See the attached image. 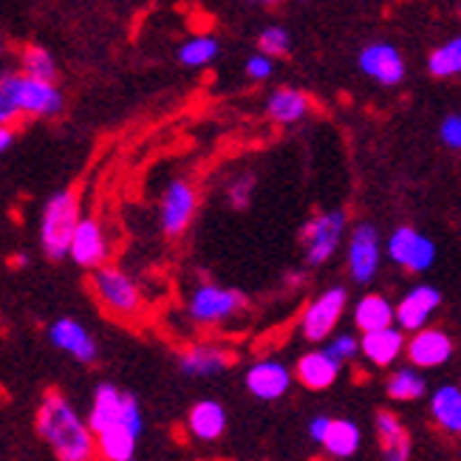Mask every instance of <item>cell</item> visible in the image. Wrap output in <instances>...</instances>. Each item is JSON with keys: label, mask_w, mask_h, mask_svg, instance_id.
Instances as JSON below:
<instances>
[{"label": "cell", "mask_w": 461, "mask_h": 461, "mask_svg": "<svg viewBox=\"0 0 461 461\" xmlns=\"http://www.w3.org/2000/svg\"><path fill=\"white\" fill-rule=\"evenodd\" d=\"M34 425L57 461H96V436L88 419L79 416L59 391H49L43 396Z\"/></svg>", "instance_id": "cell-1"}, {"label": "cell", "mask_w": 461, "mask_h": 461, "mask_svg": "<svg viewBox=\"0 0 461 461\" xmlns=\"http://www.w3.org/2000/svg\"><path fill=\"white\" fill-rule=\"evenodd\" d=\"M88 425L96 433L113 430V428H128L133 433H145V413L139 399L131 391H122L113 383H99L91 396V411H88Z\"/></svg>", "instance_id": "cell-2"}, {"label": "cell", "mask_w": 461, "mask_h": 461, "mask_svg": "<svg viewBox=\"0 0 461 461\" xmlns=\"http://www.w3.org/2000/svg\"><path fill=\"white\" fill-rule=\"evenodd\" d=\"M0 91L9 96L20 116H57L66 108V96L51 79H40L23 71L0 74Z\"/></svg>", "instance_id": "cell-3"}, {"label": "cell", "mask_w": 461, "mask_h": 461, "mask_svg": "<svg viewBox=\"0 0 461 461\" xmlns=\"http://www.w3.org/2000/svg\"><path fill=\"white\" fill-rule=\"evenodd\" d=\"M79 198L74 190H59L49 195L40 212V247L49 260H66L71 249V238L79 224Z\"/></svg>", "instance_id": "cell-4"}, {"label": "cell", "mask_w": 461, "mask_h": 461, "mask_svg": "<svg viewBox=\"0 0 461 461\" xmlns=\"http://www.w3.org/2000/svg\"><path fill=\"white\" fill-rule=\"evenodd\" d=\"M348 235V212L346 210H323L312 215L300 230V247H303V260L309 269L326 267L329 260L343 247Z\"/></svg>", "instance_id": "cell-5"}, {"label": "cell", "mask_w": 461, "mask_h": 461, "mask_svg": "<svg viewBox=\"0 0 461 461\" xmlns=\"http://www.w3.org/2000/svg\"><path fill=\"white\" fill-rule=\"evenodd\" d=\"M187 317L195 326H221L247 312V294L221 284H198L187 297Z\"/></svg>", "instance_id": "cell-6"}, {"label": "cell", "mask_w": 461, "mask_h": 461, "mask_svg": "<svg viewBox=\"0 0 461 461\" xmlns=\"http://www.w3.org/2000/svg\"><path fill=\"white\" fill-rule=\"evenodd\" d=\"M91 286H94V294H96L99 303H103L111 314L122 317V320H133L145 309L142 289H139L136 280L119 267L105 264V267L94 269Z\"/></svg>", "instance_id": "cell-7"}, {"label": "cell", "mask_w": 461, "mask_h": 461, "mask_svg": "<svg viewBox=\"0 0 461 461\" xmlns=\"http://www.w3.org/2000/svg\"><path fill=\"white\" fill-rule=\"evenodd\" d=\"M383 260H385V238L379 235L376 224L371 221L354 224L346 244V267L351 284L371 286L379 269H383Z\"/></svg>", "instance_id": "cell-8"}, {"label": "cell", "mask_w": 461, "mask_h": 461, "mask_svg": "<svg viewBox=\"0 0 461 461\" xmlns=\"http://www.w3.org/2000/svg\"><path fill=\"white\" fill-rule=\"evenodd\" d=\"M348 309V289L346 286H329L317 297H312L303 314H300V337L312 346L326 343L337 331L339 320Z\"/></svg>", "instance_id": "cell-9"}, {"label": "cell", "mask_w": 461, "mask_h": 461, "mask_svg": "<svg viewBox=\"0 0 461 461\" xmlns=\"http://www.w3.org/2000/svg\"><path fill=\"white\" fill-rule=\"evenodd\" d=\"M436 255H438L436 240L411 224L393 227V232L385 238V258L408 275H422L433 269Z\"/></svg>", "instance_id": "cell-10"}, {"label": "cell", "mask_w": 461, "mask_h": 461, "mask_svg": "<svg viewBox=\"0 0 461 461\" xmlns=\"http://www.w3.org/2000/svg\"><path fill=\"white\" fill-rule=\"evenodd\" d=\"M198 212V190L187 178H173L158 198V227L167 238L185 235Z\"/></svg>", "instance_id": "cell-11"}, {"label": "cell", "mask_w": 461, "mask_h": 461, "mask_svg": "<svg viewBox=\"0 0 461 461\" xmlns=\"http://www.w3.org/2000/svg\"><path fill=\"white\" fill-rule=\"evenodd\" d=\"M357 68L363 77L374 79L383 88H396L405 83L408 77V63L402 51H399L388 40H371L357 54Z\"/></svg>", "instance_id": "cell-12"}, {"label": "cell", "mask_w": 461, "mask_h": 461, "mask_svg": "<svg viewBox=\"0 0 461 461\" xmlns=\"http://www.w3.org/2000/svg\"><path fill=\"white\" fill-rule=\"evenodd\" d=\"M244 385L249 391V396L260 399V402H277L284 399L292 385H294V368H289L284 359H258L252 363L244 374Z\"/></svg>", "instance_id": "cell-13"}, {"label": "cell", "mask_w": 461, "mask_h": 461, "mask_svg": "<svg viewBox=\"0 0 461 461\" xmlns=\"http://www.w3.org/2000/svg\"><path fill=\"white\" fill-rule=\"evenodd\" d=\"M456 354V343L453 337L438 329V326H425L413 334H408V348H405V357L408 363L422 368V371H433V368H442L447 366Z\"/></svg>", "instance_id": "cell-14"}, {"label": "cell", "mask_w": 461, "mask_h": 461, "mask_svg": "<svg viewBox=\"0 0 461 461\" xmlns=\"http://www.w3.org/2000/svg\"><path fill=\"white\" fill-rule=\"evenodd\" d=\"M442 292H438L433 284H416L411 286L402 297L396 300V326L413 334L419 329L430 326L433 314L442 306Z\"/></svg>", "instance_id": "cell-15"}, {"label": "cell", "mask_w": 461, "mask_h": 461, "mask_svg": "<svg viewBox=\"0 0 461 461\" xmlns=\"http://www.w3.org/2000/svg\"><path fill=\"white\" fill-rule=\"evenodd\" d=\"M49 343L57 351L68 354L71 359H77V363H83V366H94L99 359V346H96L94 334L74 317H57L54 320V323L49 326Z\"/></svg>", "instance_id": "cell-16"}, {"label": "cell", "mask_w": 461, "mask_h": 461, "mask_svg": "<svg viewBox=\"0 0 461 461\" xmlns=\"http://www.w3.org/2000/svg\"><path fill=\"white\" fill-rule=\"evenodd\" d=\"M108 255H111V244L105 238L103 224H99L96 218H79L74 238H71L68 258L74 260L77 267L94 272V269L108 264Z\"/></svg>", "instance_id": "cell-17"}, {"label": "cell", "mask_w": 461, "mask_h": 461, "mask_svg": "<svg viewBox=\"0 0 461 461\" xmlns=\"http://www.w3.org/2000/svg\"><path fill=\"white\" fill-rule=\"evenodd\" d=\"M235 363V354L227 346L218 343H195L178 354V371L190 379H212L230 371Z\"/></svg>", "instance_id": "cell-18"}, {"label": "cell", "mask_w": 461, "mask_h": 461, "mask_svg": "<svg viewBox=\"0 0 461 461\" xmlns=\"http://www.w3.org/2000/svg\"><path fill=\"white\" fill-rule=\"evenodd\" d=\"M405 348H408V331H402L396 323L388 329L359 334V357L374 368H391L393 363H399V357H405Z\"/></svg>", "instance_id": "cell-19"}, {"label": "cell", "mask_w": 461, "mask_h": 461, "mask_svg": "<svg viewBox=\"0 0 461 461\" xmlns=\"http://www.w3.org/2000/svg\"><path fill=\"white\" fill-rule=\"evenodd\" d=\"M339 374H343V363L334 359L323 346L300 354L294 363V383L303 385L306 391H329L339 379Z\"/></svg>", "instance_id": "cell-20"}, {"label": "cell", "mask_w": 461, "mask_h": 461, "mask_svg": "<svg viewBox=\"0 0 461 461\" xmlns=\"http://www.w3.org/2000/svg\"><path fill=\"white\" fill-rule=\"evenodd\" d=\"M374 433L383 461H411L413 442L405 422L393 411H376L374 416Z\"/></svg>", "instance_id": "cell-21"}, {"label": "cell", "mask_w": 461, "mask_h": 461, "mask_svg": "<svg viewBox=\"0 0 461 461\" xmlns=\"http://www.w3.org/2000/svg\"><path fill=\"white\" fill-rule=\"evenodd\" d=\"M230 425L227 408L218 399H198L187 411V430L195 442H218Z\"/></svg>", "instance_id": "cell-22"}, {"label": "cell", "mask_w": 461, "mask_h": 461, "mask_svg": "<svg viewBox=\"0 0 461 461\" xmlns=\"http://www.w3.org/2000/svg\"><path fill=\"white\" fill-rule=\"evenodd\" d=\"M267 116L277 125H297L303 122V119L312 113V99L306 91L300 88H275L269 96H267Z\"/></svg>", "instance_id": "cell-23"}, {"label": "cell", "mask_w": 461, "mask_h": 461, "mask_svg": "<svg viewBox=\"0 0 461 461\" xmlns=\"http://www.w3.org/2000/svg\"><path fill=\"white\" fill-rule=\"evenodd\" d=\"M351 320H354V329L359 334L376 331V329H388V326L396 323V303H391V300L385 294H379V292H368L354 303Z\"/></svg>", "instance_id": "cell-24"}, {"label": "cell", "mask_w": 461, "mask_h": 461, "mask_svg": "<svg viewBox=\"0 0 461 461\" xmlns=\"http://www.w3.org/2000/svg\"><path fill=\"white\" fill-rule=\"evenodd\" d=\"M320 447L337 461H348L363 447V428L348 416H331V425L323 436V442H320Z\"/></svg>", "instance_id": "cell-25"}, {"label": "cell", "mask_w": 461, "mask_h": 461, "mask_svg": "<svg viewBox=\"0 0 461 461\" xmlns=\"http://www.w3.org/2000/svg\"><path fill=\"white\" fill-rule=\"evenodd\" d=\"M430 419L442 433L461 436V388L458 385L445 383V385L433 388V393H430Z\"/></svg>", "instance_id": "cell-26"}, {"label": "cell", "mask_w": 461, "mask_h": 461, "mask_svg": "<svg viewBox=\"0 0 461 461\" xmlns=\"http://www.w3.org/2000/svg\"><path fill=\"white\" fill-rule=\"evenodd\" d=\"M385 393L391 402H416V399L428 396V379L416 366L393 368L385 379Z\"/></svg>", "instance_id": "cell-27"}, {"label": "cell", "mask_w": 461, "mask_h": 461, "mask_svg": "<svg viewBox=\"0 0 461 461\" xmlns=\"http://www.w3.org/2000/svg\"><path fill=\"white\" fill-rule=\"evenodd\" d=\"M218 54H221V43H218V37L195 34V37H187L185 43L178 46L176 59L185 68H204V66L212 63V59H218Z\"/></svg>", "instance_id": "cell-28"}, {"label": "cell", "mask_w": 461, "mask_h": 461, "mask_svg": "<svg viewBox=\"0 0 461 461\" xmlns=\"http://www.w3.org/2000/svg\"><path fill=\"white\" fill-rule=\"evenodd\" d=\"M428 74L433 79H453L461 77V34L445 40L428 54Z\"/></svg>", "instance_id": "cell-29"}, {"label": "cell", "mask_w": 461, "mask_h": 461, "mask_svg": "<svg viewBox=\"0 0 461 461\" xmlns=\"http://www.w3.org/2000/svg\"><path fill=\"white\" fill-rule=\"evenodd\" d=\"M255 187H258V176L252 170H238L235 176L227 178L224 185V202L230 210H249L252 198H255Z\"/></svg>", "instance_id": "cell-30"}, {"label": "cell", "mask_w": 461, "mask_h": 461, "mask_svg": "<svg viewBox=\"0 0 461 461\" xmlns=\"http://www.w3.org/2000/svg\"><path fill=\"white\" fill-rule=\"evenodd\" d=\"M20 71L57 83V59L43 46H26L20 51Z\"/></svg>", "instance_id": "cell-31"}, {"label": "cell", "mask_w": 461, "mask_h": 461, "mask_svg": "<svg viewBox=\"0 0 461 461\" xmlns=\"http://www.w3.org/2000/svg\"><path fill=\"white\" fill-rule=\"evenodd\" d=\"M258 51H264L269 57H286L292 51V34L284 26H267L258 34Z\"/></svg>", "instance_id": "cell-32"}, {"label": "cell", "mask_w": 461, "mask_h": 461, "mask_svg": "<svg viewBox=\"0 0 461 461\" xmlns=\"http://www.w3.org/2000/svg\"><path fill=\"white\" fill-rule=\"evenodd\" d=\"M323 348L334 357V359H339V363H351V359H357L359 357V334H351V331H334L326 343H323Z\"/></svg>", "instance_id": "cell-33"}, {"label": "cell", "mask_w": 461, "mask_h": 461, "mask_svg": "<svg viewBox=\"0 0 461 461\" xmlns=\"http://www.w3.org/2000/svg\"><path fill=\"white\" fill-rule=\"evenodd\" d=\"M438 142L453 153H461V111H450L438 122Z\"/></svg>", "instance_id": "cell-34"}, {"label": "cell", "mask_w": 461, "mask_h": 461, "mask_svg": "<svg viewBox=\"0 0 461 461\" xmlns=\"http://www.w3.org/2000/svg\"><path fill=\"white\" fill-rule=\"evenodd\" d=\"M244 74L252 79V83H267V79L275 77V57H269L264 51L249 54L247 63H244Z\"/></svg>", "instance_id": "cell-35"}, {"label": "cell", "mask_w": 461, "mask_h": 461, "mask_svg": "<svg viewBox=\"0 0 461 461\" xmlns=\"http://www.w3.org/2000/svg\"><path fill=\"white\" fill-rule=\"evenodd\" d=\"M329 425H331V416H329V413H317V416H312V422H309V438H312L314 445L323 442V436H326Z\"/></svg>", "instance_id": "cell-36"}, {"label": "cell", "mask_w": 461, "mask_h": 461, "mask_svg": "<svg viewBox=\"0 0 461 461\" xmlns=\"http://www.w3.org/2000/svg\"><path fill=\"white\" fill-rule=\"evenodd\" d=\"M20 113L12 108V103H9V96L0 91V125H14V119H17Z\"/></svg>", "instance_id": "cell-37"}, {"label": "cell", "mask_w": 461, "mask_h": 461, "mask_svg": "<svg viewBox=\"0 0 461 461\" xmlns=\"http://www.w3.org/2000/svg\"><path fill=\"white\" fill-rule=\"evenodd\" d=\"M14 145V131L12 125H0V153H6Z\"/></svg>", "instance_id": "cell-38"}, {"label": "cell", "mask_w": 461, "mask_h": 461, "mask_svg": "<svg viewBox=\"0 0 461 461\" xmlns=\"http://www.w3.org/2000/svg\"><path fill=\"white\" fill-rule=\"evenodd\" d=\"M14 264H17V267H29V258H26V255H17V258H14Z\"/></svg>", "instance_id": "cell-39"}, {"label": "cell", "mask_w": 461, "mask_h": 461, "mask_svg": "<svg viewBox=\"0 0 461 461\" xmlns=\"http://www.w3.org/2000/svg\"><path fill=\"white\" fill-rule=\"evenodd\" d=\"M6 54V43H4V37H0V57Z\"/></svg>", "instance_id": "cell-40"}, {"label": "cell", "mask_w": 461, "mask_h": 461, "mask_svg": "<svg viewBox=\"0 0 461 461\" xmlns=\"http://www.w3.org/2000/svg\"><path fill=\"white\" fill-rule=\"evenodd\" d=\"M247 4H264V0H247Z\"/></svg>", "instance_id": "cell-41"}, {"label": "cell", "mask_w": 461, "mask_h": 461, "mask_svg": "<svg viewBox=\"0 0 461 461\" xmlns=\"http://www.w3.org/2000/svg\"><path fill=\"white\" fill-rule=\"evenodd\" d=\"M128 461H136V458H128Z\"/></svg>", "instance_id": "cell-42"}]
</instances>
